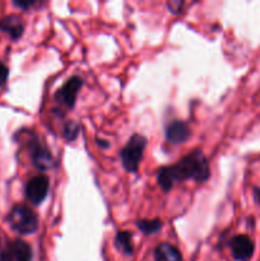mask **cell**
<instances>
[{"label": "cell", "mask_w": 260, "mask_h": 261, "mask_svg": "<svg viewBox=\"0 0 260 261\" xmlns=\"http://www.w3.org/2000/svg\"><path fill=\"white\" fill-rule=\"evenodd\" d=\"M211 176L208 161L201 150L195 149L181 158L176 165L167 166L158 170L157 180L163 191L172 189L176 181L194 180L196 182H205Z\"/></svg>", "instance_id": "1"}, {"label": "cell", "mask_w": 260, "mask_h": 261, "mask_svg": "<svg viewBox=\"0 0 260 261\" xmlns=\"http://www.w3.org/2000/svg\"><path fill=\"white\" fill-rule=\"evenodd\" d=\"M10 227L19 234H31L37 231L38 219L35 212L24 204H17L13 206L8 216Z\"/></svg>", "instance_id": "2"}, {"label": "cell", "mask_w": 260, "mask_h": 261, "mask_svg": "<svg viewBox=\"0 0 260 261\" xmlns=\"http://www.w3.org/2000/svg\"><path fill=\"white\" fill-rule=\"evenodd\" d=\"M145 145H147V139L143 135L134 134L129 139L122 150L120 152V158L121 163L127 172H137L139 163L143 158Z\"/></svg>", "instance_id": "3"}, {"label": "cell", "mask_w": 260, "mask_h": 261, "mask_svg": "<svg viewBox=\"0 0 260 261\" xmlns=\"http://www.w3.org/2000/svg\"><path fill=\"white\" fill-rule=\"evenodd\" d=\"M82 86H83L82 78H79V76H71V78H69L65 82V84L61 88H59L58 92H56V102L63 105V106L68 107V109H73L76 101V96H78Z\"/></svg>", "instance_id": "4"}, {"label": "cell", "mask_w": 260, "mask_h": 261, "mask_svg": "<svg viewBox=\"0 0 260 261\" xmlns=\"http://www.w3.org/2000/svg\"><path fill=\"white\" fill-rule=\"evenodd\" d=\"M50 189V181L45 175H38L31 178L25 185V196L35 205L42 203Z\"/></svg>", "instance_id": "5"}, {"label": "cell", "mask_w": 260, "mask_h": 261, "mask_svg": "<svg viewBox=\"0 0 260 261\" xmlns=\"http://www.w3.org/2000/svg\"><path fill=\"white\" fill-rule=\"evenodd\" d=\"M31 152H32L33 165L40 171H47L55 166V160L50 150L41 144L37 139L31 140Z\"/></svg>", "instance_id": "6"}, {"label": "cell", "mask_w": 260, "mask_h": 261, "mask_svg": "<svg viewBox=\"0 0 260 261\" xmlns=\"http://www.w3.org/2000/svg\"><path fill=\"white\" fill-rule=\"evenodd\" d=\"M232 256L237 261H246L254 254V242L246 234H237L231 240Z\"/></svg>", "instance_id": "7"}, {"label": "cell", "mask_w": 260, "mask_h": 261, "mask_svg": "<svg viewBox=\"0 0 260 261\" xmlns=\"http://www.w3.org/2000/svg\"><path fill=\"white\" fill-rule=\"evenodd\" d=\"M190 137L189 125L184 121H172L166 127V139L172 144L186 142Z\"/></svg>", "instance_id": "8"}, {"label": "cell", "mask_w": 260, "mask_h": 261, "mask_svg": "<svg viewBox=\"0 0 260 261\" xmlns=\"http://www.w3.org/2000/svg\"><path fill=\"white\" fill-rule=\"evenodd\" d=\"M0 31L8 33L12 40H18L24 32V23L18 15H8L0 20Z\"/></svg>", "instance_id": "9"}, {"label": "cell", "mask_w": 260, "mask_h": 261, "mask_svg": "<svg viewBox=\"0 0 260 261\" xmlns=\"http://www.w3.org/2000/svg\"><path fill=\"white\" fill-rule=\"evenodd\" d=\"M155 261H183L181 252L173 245L161 244L154 250Z\"/></svg>", "instance_id": "10"}, {"label": "cell", "mask_w": 260, "mask_h": 261, "mask_svg": "<svg viewBox=\"0 0 260 261\" xmlns=\"http://www.w3.org/2000/svg\"><path fill=\"white\" fill-rule=\"evenodd\" d=\"M10 254L15 261H32V247L23 240H14L10 246Z\"/></svg>", "instance_id": "11"}, {"label": "cell", "mask_w": 260, "mask_h": 261, "mask_svg": "<svg viewBox=\"0 0 260 261\" xmlns=\"http://www.w3.org/2000/svg\"><path fill=\"white\" fill-rule=\"evenodd\" d=\"M115 245L117 249L125 254L126 256H130L134 252V246H133V234L127 231L117 232L115 237Z\"/></svg>", "instance_id": "12"}, {"label": "cell", "mask_w": 260, "mask_h": 261, "mask_svg": "<svg viewBox=\"0 0 260 261\" xmlns=\"http://www.w3.org/2000/svg\"><path fill=\"white\" fill-rule=\"evenodd\" d=\"M137 226L144 234H153L162 228V222L160 219H142L137 222Z\"/></svg>", "instance_id": "13"}, {"label": "cell", "mask_w": 260, "mask_h": 261, "mask_svg": "<svg viewBox=\"0 0 260 261\" xmlns=\"http://www.w3.org/2000/svg\"><path fill=\"white\" fill-rule=\"evenodd\" d=\"M78 133H79V126L78 124H75L74 121H68L64 126V138L69 142L75 139L78 137Z\"/></svg>", "instance_id": "14"}, {"label": "cell", "mask_w": 260, "mask_h": 261, "mask_svg": "<svg viewBox=\"0 0 260 261\" xmlns=\"http://www.w3.org/2000/svg\"><path fill=\"white\" fill-rule=\"evenodd\" d=\"M8 75H9V70L5 66V64L3 61H0V87L5 83V81L8 79Z\"/></svg>", "instance_id": "15"}, {"label": "cell", "mask_w": 260, "mask_h": 261, "mask_svg": "<svg viewBox=\"0 0 260 261\" xmlns=\"http://www.w3.org/2000/svg\"><path fill=\"white\" fill-rule=\"evenodd\" d=\"M14 5H17V7L22 8V9L27 10L28 8L33 7V5H36V2H14Z\"/></svg>", "instance_id": "16"}, {"label": "cell", "mask_w": 260, "mask_h": 261, "mask_svg": "<svg viewBox=\"0 0 260 261\" xmlns=\"http://www.w3.org/2000/svg\"><path fill=\"white\" fill-rule=\"evenodd\" d=\"M0 261H12V254L0 250Z\"/></svg>", "instance_id": "17"}, {"label": "cell", "mask_w": 260, "mask_h": 261, "mask_svg": "<svg viewBox=\"0 0 260 261\" xmlns=\"http://www.w3.org/2000/svg\"><path fill=\"white\" fill-rule=\"evenodd\" d=\"M254 199L257 204H260V189L254 188Z\"/></svg>", "instance_id": "18"}, {"label": "cell", "mask_w": 260, "mask_h": 261, "mask_svg": "<svg viewBox=\"0 0 260 261\" xmlns=\"http://www.w3.org/2000/svg\"><path fill=\"white\" fill-rule=\"evenodd\" d=\"M97 143H98V147L109 148V143L105 142V140H98V139H97Z\"/></svg>", "instance_id": "19"}]
</instances>
